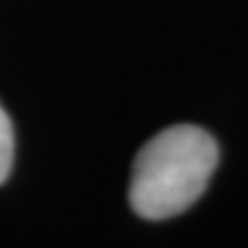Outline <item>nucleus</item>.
Masks as SVG:
<instances>
[{"label":"nucleus","mask_w":248,"mask_h":248,"mask_svg":"<svg viewBox=\"0 0 248 248\" xmlns=\"http://www.w3.org/2000/svg\"><path fill=\"white\" fill-rule=\"evenodd\" d=\"M218 163V145L193 124H177L142 145L133 161L129 202L147 221L186 212L204 193Z\"/></svg>","instance_id":"f257e3e1"},{"label":"nucleus","mask_w":248,"mask_h":248,"mask_svg":"<svg viewBox=\"0 0 248 248\" xmlns=\"http://www.w3.org/2000/svg\"><path fill=\"white\" fill-rule=\"evenodd\" d=\"M12 161H14V133L7 113L0 106V184L7 179Z\"/></svg>","instance_id":"f03ea898"}]
</instances>
